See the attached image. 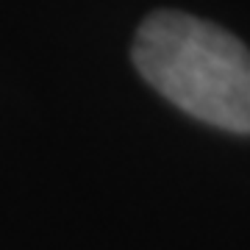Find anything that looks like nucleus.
Returning <instances> with one entry per match:
<instances>
[{
	"instance_id": "nucleus-1",
	"label": "nucleus",
	"mask_w": 250,
	"mask_h": 250,
	"mask_svg": "<svg viewBox=\"0 0 250 250\" xmlns=\"http://www.w3.org/2000/svg\"><path fill=\"white\" fill-rule=\"evenodd\" d=\"M134 64L195 120L250 134V53L228 31L181 11H156L136 34Z\"/></svg>"
}]
</instances>
